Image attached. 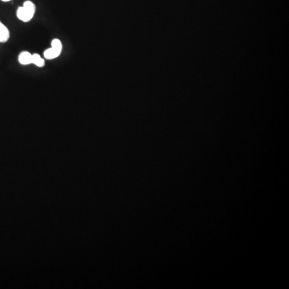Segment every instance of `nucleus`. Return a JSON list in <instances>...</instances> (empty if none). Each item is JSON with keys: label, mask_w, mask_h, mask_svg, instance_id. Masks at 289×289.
<instances>
[{"label": "nucleus", "mask_w": 289, "mask_h": 289, "mask_svg": "<svg viewBox=\"0 0 289 289\" xmlns=\"http://www.w3.org/2000/svg\"><path fill=\"white\" fill-rule=\"evenodd\" d=\"M18 60L20 65H32V54L27 51H22L19 55Z\"/></svg>", "instance_id": "3"}, {"label": "nucleus", "mask_w": 289, "mask_h": 289, "mask_svg": "<svg viewBox=\"0 0 289 289\" xmlns=\"http://www.w3.org/2000/svg\"><path fill=\"white\" fill-rule=\"evenodd\" d=\"M10 34L8 27L0 21V43H6L9 40Z\"/></svg>", "instance_id": "4"}, {"label": "nucleus", "mask_w": 289, "mask_h": 289, "mask_svg": "<svg viewBox=\"0 0 289 289\" xmlns=\"http://www.w3.org/2000/svg\"><path fill=\"white\" fill-rule=\"evenodd\" d=\"M32 64L37 67L43 68L45 65V60L39 54L34 53L32 54Z\"/></svg>", "instance_id": "5"}, {"label": "nucleus", "mask_w": 289, "mask_h": 289, "mask_svg": "<svg viewBox=\"0 0 289 289\" xmlns=\"http://www.w3.org/2000/svg\"><path fill=\"white\" fill-rule=\"evenodd\" d=\"M36 4L30 0L24 2L22 7H19L16 11L17 18L24 23L30 22L36 14Z\"/></svg>", "instance_id": "1"}, {"label": "nucleus", "mask_w": 289, "mask_h": 289, "mask_svg": "<svg viewBox=\"0 0 289 289\" xmlns=\"http://www.w3.org/2000/svg\"><path fill=\"white\" fill-rule=\"evenodd\" d=\"M62 49V42L59 39H53L51 40V48L45 50L44 56L46 60H54L60 56Z\"/></svg>", "instance_id": "2"}, {"label": "nucleus", "mask_w": 289, "mask_h": 289, "mask_svg": "<svg viewBox=\"0 0 289 289\" xmlns=\"http://www.w3.org/2000/svg\"><path fill=\"white\" fill-rule=\"evenodd\" d=\"M1 1H2V2H10L11 0H1Z\"/></svg>", "instance_id": "6"}]
</instances>
